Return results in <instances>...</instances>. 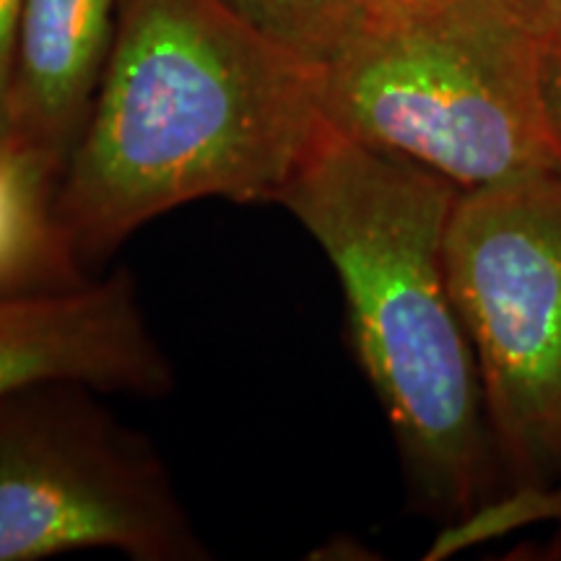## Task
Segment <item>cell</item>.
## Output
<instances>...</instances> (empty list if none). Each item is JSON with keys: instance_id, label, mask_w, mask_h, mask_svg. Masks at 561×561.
Listing matches in <instances>:
<instances>
[{"instance_id": "obj_3", "label": "cell", "mask_w": 561, "mask_h": 561, "mask_svg": "<svg viewBox=\"0 0 561 561\" xmlns=\"http://www.w3.org/2000/svg\"><path fill=\"white\" fill-rule=\"evenodd\" d=\"M320 104L335 130L460 191L561 174L541 34L500 0L359 5L320 66Z\"/></svg>"}, {"instance_id": "obj_8", "label": "cell", "mask_w": 561, "mask_h": 561, "mask_svg": "<svg viewBox=\"0 0 561 561\" xmlns=\"http://www.w3.org/2000/svg\"><path fill=\"white\" fill-rule=\"evenodd\" d=\"M55 185L34 161L0 151V297L87 280L55 216Z\"/></svg>"}, {"instance_id": "obj_2", "label": "cell", "mask_w": 561, "mask_h": 561, "mask_svg": "<svg viewBox=\"0 0 561 561\" xmlns=\"http://www.w3.org/2000/svg\"><path fill=\"white\" fill-rule=\"evenodd\" d=\"M460 187L430 167L322 128L278 203L339 273L351 346L424 507H479L491 432L445 268Z\"/></svg>"}, {"instance_id": "obj_11", "label": "cell", "mask_w": 561, "mask_h": 561, "mask_svg": "<svg viewBox=\"0 0 561 561\" xmlns=\"http://www.w3.org/2000/svg\"><path fill=\"white\" fill-rule=\"evenodd\" d=\"M24 0H0V151H13L11 128V87L16 66V45Z\"/></svg>"}, {"instance_id": "obj_13", "label": "cell", "mask_w": 561, "mask_h": 561, "mask_svg": "<svg viewBox=\"0 0 561 561\" xmlns=\"http://www.w3.org/2000/svg\"><path fill=\"white\" fill-rule=\"evenodd\" d=\"M502 5H507L512 13H517L523 21H528L533 30L538 32V21L543 16V9L549 0H500Z\"/></svg>"}, {"instance_id": "obj_16", "label": "cell", "mask_w": 561, "mask_h": 561, "mask_svg": "<svg viewBox=\"0 0 561 561\" xmlns=\"http://www.w3.org/2000/svg\"><path fill=\"white\" fill-rule=\"evenodd\" d=\"M359 5H385V3H398V0H356Z\"/></svg>"}, {"instance_id": "obj_4", "label": "cell", "mask_w": 561, "mask_h": 561, "mask_svg": "<svg viewBox=\"0 0 561 561\" xmlns=\"http://www.w3.org/2000/svg\"><path fill=\"white\" fill-rule=\"evenodd\" d=\"M445 268L491 445L515 481L551 483L561 476V174L460 191Z\"/></svg>"}, {"instance_id": "obj_5", "label": "cell", "mask_w": 561, "mask_h": 561, "mask_svg": "<svg viewBox=\"0 0 561 561\" xmlns=\"http://www.w3.org/2000/svg\"><path fill=\"white\" fill-rule=\"evenodd\" d=\"M89 390L55 382L0 401V561L208 559L159 453Z\"/></svg>"}, {"instance_id": "obj_10", "label": "cell", "mask_w": 561, "mask_h": 561, "mask_svg": "<svg viewBox=\"0 0 561 561\" xmlns=\"http://www.w3.org/2000/svg\"><path fill=\"white\" fill-rule=\"evenodd\" d=\"M561 517V486L551 483H520L512 494L491 504H479L466 515L455 517L447 530H442L437 541L430 546L426 559L437 561L453 553H460L471 546L486 543L491 538H502L515 528Z\"/></svg>"}, {"instance_id": "obj_14", "label": "cell", "mask_w": 561, "mask_h": 561, "mask_svg": "<svg viewBox=\"0 0 561 561\" xmlns=\"http://www.w3.org/2000/svg\"><path fill=\"white\" fill-rule=\"evenodd\" d=\"M538 34L541 37H561V0H549L543 16L538 21Z\"/></svg>"}, {"instance_id": "obj_15", "label": "cell", "mask_w": 561, "mask_h": 561, "mask_svg": "<svg viewBox=\"0 0 561 561\" xmlns=\"http://www.w3.org/2000/svg\"><path fill=\"white\" fill-rule=\"evenodd\" d=\"M546 559H559L561 561V533L549 543V549H546Z\"/></svg>"}, {"instance_id": "obj_6", "label": "cell", "mask_w": 561, "mask_h": 561, "mask_svg": "<svg viewBox=\"0 0 561 561\" xmlns=\"http://www.w3.org/2000/svg\"><path fill=\"white\" fill-rule=\"evenodd\" d=\"M161 396L174 371L125 271L0 297V401L39 385Z\"/></svg>"}, {"instance_id": "obj_1", "label": "cell", "mask_w": 561, "mask_h": 561, "mask_svg": "<svg viewBox=\"0 0 561 561\" xmlns=\"http://www.w3.org/2000/svg\"><path fill=\"white\" fill-rule=\"evenodd\" d=\"M325 125L320 66L227 0H123L55 216L87 265L185 203H278Z\"/></svg>"}, {"instance_id": "obj_12", "label": "cell", "mask_w": 561, "mask_h": 561, "mask_svg": "<svg viewBox=\"0 0 561 561\" xmlns=\"http://www.w3.org/2000/svg\"><path fill=\"white\" fill-rule=\"evenodd\" d=\"M541 89L551 138L561 161V37H541Z\"/></svg>"}, {"instance_id": "obj_7", "label": "cell", "mask_w": 561, "mask_h": 561, "mask_svg": "<svg viewBox=\"0 0 561 561\" xmlns=\"http://www.w3.org/2000/svg\"><path fill=\"white\" fill-rule=\"evenodd\" d=\"M123 0H24L11 87L13 149L58 182L94 107Z\"/></svg>"}, {"instance_id": "obj_9", "label": "cell", "mask_w": 561, "mask_h": 561, "mask_svg": "<svg viewBox=\"0 0 561 561\" xmlns=\"http://www.w3.org/2000/svg\"><path fill=\"white\" fill-rule=\"evenodd\" d=\"M227 3L265 37L312 66H322L331 58L359 16L356 0H227Z\"/></svg>"}]
</instances>
